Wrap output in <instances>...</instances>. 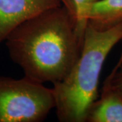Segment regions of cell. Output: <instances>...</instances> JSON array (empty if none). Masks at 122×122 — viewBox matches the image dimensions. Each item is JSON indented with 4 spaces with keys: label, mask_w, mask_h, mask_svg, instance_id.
<instances>
[{
    "label": "cell",
    "mask_w": 122,
    "mask_h": 122,
    "mask_svg": "<svg viewBox=\"0 0 122 122\" xmlns=\"http://www.w3.org/2000/svg\"><path fill=\"white\" fill-rule=\"evenodd\" d=\"M83 36L74 5L64 0L22 23L5 39L9 55L23 71L24 77L44 84L65 79L78 59Z\"/></svg>",
    "instance_id": "1"
},
{
    "label": "cell",
    "mask_w": 122,
    "mask_h": 122,
    "mask_svg": "<svg viewBox=\"0 0 122 122\" xmlns=\"http://www.w3.org/2000/svg\"><path fill=\"white\" fill-rule=\"evenodd\" d=\"M122 39V22L106 30L87 22L80 55L69 73L53 84L59 122H86L88 109L98 98L100 72L112 48Z\"/></svg>",
    "instance_id": "2"
},
{
    "label": "cell",
    "mask_w": 122,
    "mask_h": 122,
    "mask_svg": "<svg viewBox=\"0 0 122 122\" xmlns=\"http://www.w3.org/2000/svg\"><path fill=\"white\" fill-rule=\"evenodd\" d=\"M54 108L52 87L25 77H0V122H42Z\"/></svg>",
    "instance_id": "3"
},
{
    "label": "cell",
    "mask_w": 122,
    "mask_h": 122,
    "mask_svg": "<svg viewBox=\"0 0 122 122\" xmlns=\"http://www.w3.org/2000/svg\"><path fill=\"white\" fill-rule=\"evenodd\" d=\"M63 3L64 0H0V44L22 23Z\"/></svg>",
    "instance_id": "4"
},
{
    "label": "cell",
    "mask_w": 122,
    "mask_h": 122,
    "mask_svg": "<svg viewBox=\"0 0 122 122\" xmlns=\"http://www.w3.org/2000/svg\"><path fill=\"white\" fill-rule=\"evenodd\" d=\"M86 122H122V91L105 83L100 96L90 107Z\"/></svg>",
    "instance_id": "5"
},
{
    "label": "cell",
    "mask_w": 122,
    "mask_h": 122,
    "mask_svg": "<svg viewBox=\"0 0 122 122\" xmlns=\"http://www.w3.org/2000/svg\"><path fill=\"white\" fill-rule=\"evenodd\" d=\"M87 23L99 30H106L122 22V0H98L87 8Z\"/></svg>",
    "instance_id": "6"
},
{
    "label": "cell",
    "mask_w": 122,
    "mask_h": 122,
    "mask_svg": "<svg viewBox=\"0 0 122 122\" xmlns=\"http://www.w3.org/2000/svg\"><path fill=\"white\" fill-rule=\"evenodd\" d=\"M71 1L74 5L79 29L80 31L84 34L87 22L86 19V10L90 5L98 0H71Z\"/></svg>",
    "instance_id": "7"
},
{
    "label": "cell",
    "mask_w": 122,
    "mask_h": 122,
    "mask_svg": "<svg viewBox=\"0 0 122 122\" xmlns=\"http://www.w3.org/2000/svg\"><path fill=\"white\" fill-rule=\"evenodd\" d=\"M105 83L122 91V69L119 68L115 72H111L105 79Z\"/></svg>",
    "instance_id": "8"
},
{
    "label": "cell",
    "mask_w": 122,
    "mask_h": 122,
    "mask_svg": "<svg viewBox=\"0 0 122 122\" xmlns=\"http://www.w3.org/2000/svg\"><path fill=\"white\" fill-rule=\"evenodd\" d=\"M122 66V52L121 54V56L119 57V61H118L117 63V65H115V66L113 68V71H111V72H115V71H117L119 68H121Z\"/></svg>",
    "instance_id": "9"
}]
</instances>
